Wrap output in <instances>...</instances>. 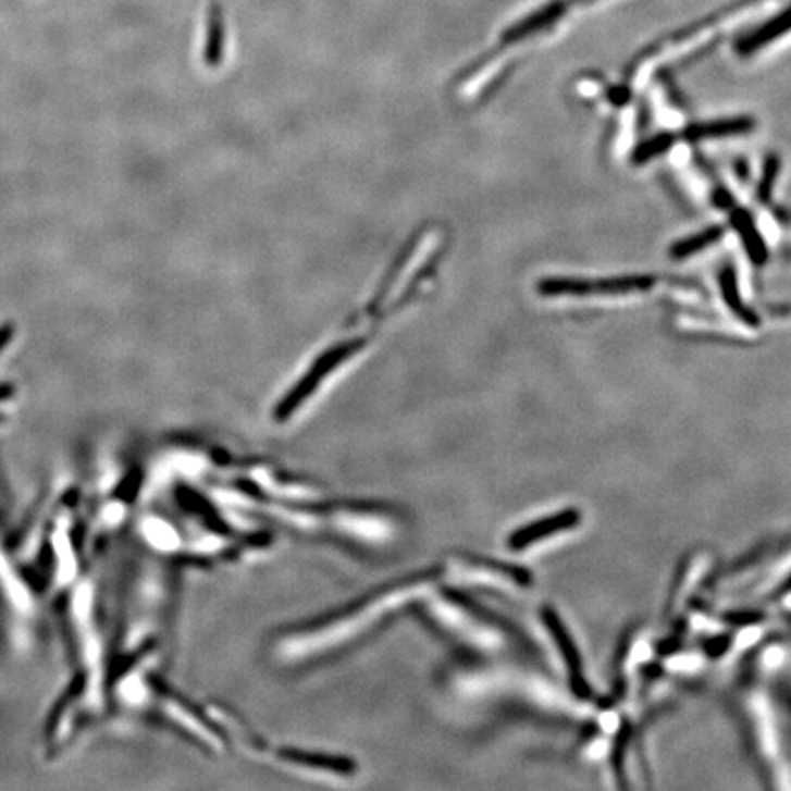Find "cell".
<instances>
[{
	"instance_id": "cell-3",
	"label": "cell",
	"mask_w": 791,
	"mask_h": 791,
	"mask_svg": "<svg viewBox=\"0 0 791 791\" xmlns=\"http://www.w3.org/2000/svg\"><path fill=\"white\" fill-rule=\"evenodd\" d=\"M654 286L651 275H623V277L573 279L546 277L539 281V297L543 299H584V297H613V295H629L634 292H645Z\"/></svg>"
},
{
	"instance_id": "cell-10",
	"label": "cell",
	"mask_w": 791,
	"mask_h": 791,
	"mask_svg": "<svg viewBox=\"0 0 791 791\" xmlns=\"http://www.w3.org/2000/svg\"><path fill=\"white\" fill-rule=\"evenodd\" d=\"M283 757L289 763L307 766V768L324 769V771H337V774H350L354 764L350 761L329 755H316V753H302V751H284Z\"/></svg>"
},
{
	"instance_id": "cell-6",
	"label": "cell",
	"mask_w": 791,
	"mask_h": 791,
	"mask_svg": "<svg viewBox=\"0 0 791 791\" xmlns=\"http://www.w3.org/2000/svg\"><path fill=\"white\" fill-rule=\"evenodd\" d=\"M755 128V120L747 116L731 118V120H715V122L694 123L683 131V136L689 141L700 139L728 138V136H740L747 134Z\"/></svg>"
},
{
	"instance_id": "cell-5",
	"label": "cell",
	"mask_w": 791,
	"mask_h": 791,
	"mask_svg": "<svg viewBox=\"0 0 791 791\" xmlns=\"http://www.w3.org/2000/svg\"><path fill=\"white\" fill-rule=\"evenodd\" d=\"M579 522H581V515H579L578 509H565V511L546 517V519L535 520L532 524L522 526L520 530L511 533V537L508 539L509 549L520 552V549L530 548L533 544H537L539 541L554 537L557 533L573 530Z\"/></svg>"
},
{
	"instance_id": "cell-12",
	"label": "cell",
	"mask_w": 791,
	"mask_h": 791,
	"mask_svg": "<svg viewBox=\"0 0 791 791\" xmlns=\"http://www.w3.org/2000/svg\"><path fill=\"white\" fill-rule=\"evenodd\" d=\"M675 144V136L669 133L659 134L640 145L634 152V163H647L648 160L664 155Z\"/></svg>"
},
{
	"instance_id": "cell-2",
	"label": "cell",
	"mask_w": 791,
	"mask_h": 791,
	"mask_svg": "<svg viewBox=\"0 0 791 791\" xmlns=\"http://www.w3.org/2000/svg\"><path fill=\"white\" fill-rule=\"evenodd\" d=\"M579 2L590 4V2H597V0L555 2V4L543 8L541 12L535 13L532 17L524 18V21L511 26L500 39L503 47L497 48L495 52L487 53L485 58L480 59L479 63H474L473 66H469L464 72L462 77L457 83V98L464 104H473V107L485 104V101L493 98L498 92V88L503 87V83L506 82L504 66H506L511 50L520 47L522 42L535 39L537 35L546 34L554 24L567 17L568 10L579 4Z\"/></svg>"
},
{
	"instance_id": "cell-13",
	"label": "cell",
	"mask_w": 791,
	"mask_h": 791,
	"mask_svg": "<svg viewBox=\"0 0 791 791\" xmlns=\"http://www.w3.org/2000/svg\"><path fill=\"white\" fill-rule=\"evenodd\" d=\"M780 173V158L769 157L764 163L763 178L758 184L757 197L761 202H768L774 193L775 182L779 178Z\"/></svg>"
},
{
	"instance_id": "cell-4",
	"label": "cell",
	"mask_w": 791,
	"mask_h": 791,
	"mask_svg": "<svg viewBox=\"0 0 791 791\" xmlns=\"http://www.w3.org/2000/svg\"><path fill=\"white\" fill-rule=\"evenodd\" d=\"M543 619L546 627H548L549 634H552L557 647H559L560 656L565 659L573 693L578 694L579 699H589L590 685L584 680L581 656H579L578 648H576L572 635L568 632L565 623L560 621L559 614L554 613L552 608H544Z\"/></svg>"
},
{
	"instance_id": "cell-11",
	"label": "cell",
	"mask_w": 791,
	"mask_h": 791,
	"mask_svg": "<svg viewBox=\"0 0 791 791\" xmlns=\"http://www.w3.org/2000/svg\"><path fill=\"white\" fill-rule=\"evenodd\" d=\"M722 235L724 227H718V225L709 227V230H705V232L699 233L694 237L683 238L680 243H676L670 249V257L672 259H689V257H693V255L700 254V251H704L713 244L718 243Z\"/></svg>"
},
{
	"instance_id": "cell-9",
	"label": "cell",
	"mask_w": 791,
	"mask_h": 791,
	"mask_svg": "<svg viewBox=\"0 0 791 791\" xmlns=\"http://www.w3.org/2000/svg\"><path fill=\"white\" fill-rule=\"evenodd\" d=\"M720 286H722L724 300L728 302L729 310L734 312V316L747 326H758L761 324L758 316L745 307L744 300L740 297L739 284H737V277H734L731 268H724L722 273H720Z\"/></svg>"
},
{
	"instance_id": "cell-1",
	"label": "cell",
	"mask_w": 791,
	"mask_h": 791,
	"mask_svg": "<svg viewBox=\"0 0 791 791\" xmlns=\"http://www.w3.org/2000/svg\"><path fill=\"white\" fill-rule=\"evenodd\" d=\"M450 233L440 224L423 225L388 262L369 297L308 363L295 385L275 405V422H288L321 391L332 375L361 358L380 335L433 292L449 255Z\"/></svg>"
},
{
	"instance_id": "cell-7",
	"label": "cell",
	"mask_w": 791,
	"mask_h": 791,
	"mask_svg": "<svg viewBox=\"0 0 791 791\" xmlns=\"http://www.w3.org/2000/svg\"><path fill=\"white\" fill-rule=\"evenodd\" d=\"M791 32V4L786 7L777 17L769 18L768 23L764 24L763 28H758L757 32L744 37L739 42V52L742 55H750L766 48L771 42L777 41L780 37H784L786 34Z\"/></svg>"
},
{
	"instance_id": "cell-8",
	"label": "cell",
	"mask_w": 791,
	"mask_h": 791,
	"mask_svg": "<svg viewBox=\"0 0 791 791\" xmlns=\"http://www.w3.org/2000/svg\"><path fill=\"white\" fill-rule=\"evenodd\" d=\"M731 222L737 227V232H739L740 238H742V244H744L750 259L757 267H763L766 259H768V249H766L763 235L758 233L757 225L751 219V214L745 213L742 209H734L733 213H731Z\"/></svg>"
}]
</instances>
